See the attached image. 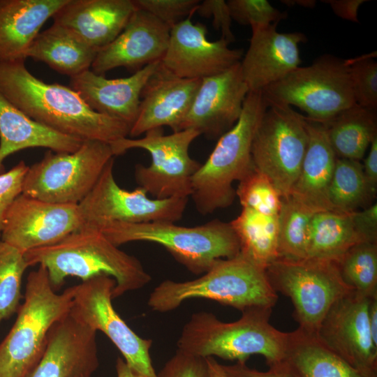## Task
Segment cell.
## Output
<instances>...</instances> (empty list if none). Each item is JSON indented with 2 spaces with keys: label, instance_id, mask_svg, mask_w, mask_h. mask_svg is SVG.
Instances as JSON below:
<instances>
[{
  "label": "cell",
  "instance_id": "1",
  "mask_svg": "<svg viewBox=\"0 0 377 377\" xmlns=\"http://www.w3.org/2000/svg\"><path fill=\"white\" fill-rule=\"evenodd\" d=\"M25 60L0 61V93L27 116L59 133L108 144L129 135L124 122L91 110L70 87L32 75Z\"/></svg>",
  "mask_w": 377,
  "mask_h": 377
},
{
  "label": "cell",
  "instance_id": "2",
  "mask_svg": "<svg viewBox=\"0 0 377 377\" xmlns=\"http://www.w3.org/2000/svg\"><path fill=\"white\" fill-rule=\"evenodd\" d=\"M24 257L29 267H45L55 290L68 276L86 281L106 274L115 281L112 293L115 299L142 288L151 279L138 259L119 249L98 228L89 223L55 244L26 252Z\"/></svg>",
  "mask_w": 377,
  "mask_h": 377
},
{
  "label": "cell",
  "instance_id": "3",
  "mask_svg": "<svg viewBox=\"0 0 377 377\" xmlns=\"http://www.w3.org/2000/svg\"><path fill=\"white\" fill-rule=\"evenodd\" d=\"M272 310L248 309L239 319L230 323L211 312L194 313L182 330L177 350L204 359L217 357L240 363H246L252 355H260L269 367L279 364L284 357L288 332L271 325Z\"/></svg>",
  "mask_w": 377,
  "mask_h": 377
},
{
  "label": "cell",
  "instance_id": "4",
  "mask_svg": "<svg viewBox=\"0 0 377 377\" xmlns=\"http://www.w3.org/2000/svg\"><path fill=\"white\" fill-rule=\"evenodd\" d=\"M193 298L213 300L242 312L255 307L272 309L278 295L265 269L239 253L217 260L199 278L162 281L150 293L147 304L153 311L165 313Z\"/></svg>",
  "mask_w": 377,
  "mask_h": 377
},
{
  "label": "cell",
  "instance_id": "5",
  "mask_svg": "<svg viewBox=\"0 0 377 377\" xmlns=\"http://www.w3.org/2000/svg\"><path fill=\"white\" fill-rule=\"evenodd\" d=\"M75 286L61 293L38 265L27 279L24 302L12 328L0 343V377H27L42 357L50 330L72 307Z\"/></svg>",
  "mask_w": 377,
  "mask_h": 377
},
{
  "label": "cell",
  "instance_id": "6",
  "mask_svg": "<svg viewBox=\"0 0 377 377\" xmlns=\"http://www.w3.org/2000/svg\"><path fill=\"white\" fill-rule=\"evenodd\" d=\"M267 108L262 91H249L236 124L219 138L213 151L192 178V197L202 214L230 206L236 195L232 183L253 167L251 145Z\"/></svg>",
  "mask_w": 377,
  "mask_h": 377
},
{
  "label": "cell",
  "instance_id": "7",
  "mask_svg": "<svg viewBox=\"0 0 377 377\" xmlns=\"http://www.w3.org/2000/svg\"><path fill=\"white\" fill-rule=\"evenodd\" d=\"M93 226L117 246L137 241L161 245L196 275L205 273L217 260L232 258L240 253V244L230 223L217 219L193 227L170 221L111 222Z\"/></svg>",
  "mask_w": 377,
  "mask_h": 377
},
{
  "label": "cell",
  "instance_id": "8",
  "mask_svg": "<svg viewBox=\"0 0 377 377\" xmlns=\"http://www.w3.org/2000/svg\"><path fill=\"white\" fill-rule=\"evenodd\" d=\"M267 103L295 106L320 123L356 104L349 60L324 54L311 65L299 66L263 91Z\"/></svg>",
  "mask_w": 377,
  "mask_h": 377
},
{
  "label": "cell",
  "instance_id": "9",
  "mask_svg": "<svg viewBox=\"0 0 377 377\" xmlns=\"http://www.w3.org/2000/svg\"><path fill=\"white\" fill-rule=\"evenodd\" d=\"M265 270L272 288L290 299L298 327L309 333L316 334L332 305L354 290L331 260L278 258Z\"/></svg>",
  "mask_w": 377,
  "mask_h": 377
},
{
  "label": "cell",
  "instance_id": "10",
  "mask_svg": "<svg viewBox=\"0 0 377 377\" xmlns=\"http://www.w3.org/2000/svg\"><path fill=\"white\" fill-rule=\"evenodd\" d=\"M114 156L110 144L98 140H84L73 152L49 150L29 166L22 194L53 203L79 204Z\"/></svg>",
  "mask_w": 377,
  "mask_h": 377
},
{
  "label": "cell",
  "instance_id": "11",
  "mask_svg": "<svg viewBox=\"0 0 377 377\" xmlns=\"http://www.w3.org/2000/svg\"><path fill=\"white\" fill-rule=\"evenodd\" d=\"M200 133L192 128L164 135L163 128L147 131L138 139L127 137L110 144L114 156L121 155L131 149L147 151L151 158L149 166L137 164L135 180L156 199L188 198L192 193V178L201 163L189 155L192 142Z\"/></svg>",
  "mask_w": 377,
  "mask_h": 377
},
{
  "label": "cell",
  "instance_id": "12",
  "mask_svg": "<svg viewBox=\"0 0 377 377\" xmlns=\"http://www.w3.org/2000/svg\"><path fill=\"white\" fill-rule=\"evenodd\" d=\"M267 103L253 139L252 161L286 198L298 177L306 149V117L290 105Z\"/></svg>",
  "mask_w": 377,
  "mask_h": 377
},
{
  "label": "cell",
  "instance_id": "13",
  "mask_svg": "<svg viewBox=\"0 0 377 377\" xmlns=\"http://www.w3.org/2000/svg\"><path fill=\"white\" fill-rule=\"evenodd\" d=\"M114 286V280L106 274L75 285L70 314L95 332L106 335L139 375L158 377L150 355L152 340L138 336L115 311L112 302Z\"/></svg>",
  "mask_w": 377,
  "mask_h": 377
},
{
  "label": "cell",
  "instance_id": "14",
  "mask_svg": "<svg viewBox=\"0 0 377 377\" xmlns=\"http://www.w3.org/2000/svg\"><path fill=\"white\" fill-rule=\"evenodd\" d=\"M113 165L114 158L108 162L93 188L78 204L84 223H175L182 217L188 198L151 199L140 186L132 191L123 189L114 179Z\"/></svg>",
  "mask_w": 377,
  "mask_h": 377
},
{
  "label": "cell",
  "instance_id": "15",
  "mask_svg": "<svg viewBox=\"0 0 377 377\" xmlns=\"http://www.w3.org/2000/svg\"><path fill=\"white\" fill-rule=\"evenodd\" d=\"M83 224L78 204L53 203L21 193L7 212L0 239L25 253L59 242Z\"/></svg>",
  "mask_w": 377,
  "mask_h": 377
},
{
  "label": "cell",
  "instance_id": "16",
  "mask_svg": "<svg viewBox=\"0 0 377 377\" xmlns=\"http://www.w3.org/2000/svg\"><path fill=\"white\" fill-rule=\"evenodd\" d=\"M372 297L353 290L337 300L325 316L316 335L353 367L376 374L377 348L372 342L369 321Z\"/></svg>",
  "mask_w": 377,
  "mask_h": 377
},
{
  "label": "cell",
  "instance_id": "17",
  "mask_svg": "<svg viewBox=\"0 0 377 377\" xmlns=\"http://www.w3.org/2000/svg\"><path fill=\"white\" fill-rule=\"evenodd\" d=\"M188 17L171 27L162 64L176 75L187 79L210 77L241 61L242 49H232L224 38L210 41L202 23L193 24Z\"/></svg>",
  "mask_w": 377,
  "mask_h": 377
},
{
  "label": "cell",
  "instance_id": "18",
  "mask_svg": "<svg viewBox=\"0 0 377 377\" xmlns=\"http://www.w3.org/2000/svg\"><path fill=\"white\" fill-rule=\"evenodd\" d=\"M249 92L240 62L202 79L180 131L192 128L210 138H220L239 119Z\"/></svg>",
  "mask_w": 377,
  "mask_h": 377
},
{
  "label": "cell",
  "instance_id": "19",
  "mask_svg": "<svg viewBox=\"0 0 377 377\" xmlns=\"http://www.w3.org/2000/svg\"><path fill=\"white\" fill-rule=\"evenodd\" d=\"M170 27L151 14L136 9L122 31L100 49L91 70L103 75L118 67L133 73L161 61L168 45Z\"/></svg>",
  "mask_w": 377,
  "mask_h": 377
},
{
  "label": "cell",
  "instance_id": "20",
  "mask_svg": "<svg viewBox=\"0 0 377 377\" xmlns=\"http://www.w3.org/2000/svg\"><path fill=\"white\" fill-rule=\"evenodd\" d=\"M98 366L96 332L69 312L50 330L43 355L27 377H92Z\"/></svg>",
  "mask_w": 377,
  "mask_h": 377
},
{
  "label": "cell",
  "instance_id": "21",
  "mask_svg": "<svg viewBox=\"0 0 377 377\" xmlns=\"http://www.w3.org/2000/svg\"><path fill=\"white\" fill-rule=\"evenodd\" d=\"M200 82L176 75L160 61L142 90L138 114L129 135L137 137L163 126L179 131Z\"/></svg>",
  "mask_w": 377,
  "mask_h": 377
},
{
  "label": "cell",
  "instance_id": "22",
  "mask_svg": "<svg viewBox=\"0 0 377 377\" xmlns=\"http://www.w3.org/2000/svg\"><path fill=\"white\" fill-rule=\"evenodd\" d=\"M277 24L251 28L249 46L240 61L249 91H263L300 66L299 45L306 41V36L279 33Z\"/></svg>",
  "mask_w": 377,
  "mask_h": 377
},
{
  "label": "cell",
  "instance_id": "23",
  "mask_svg": "<svg viewBox=\"0 0 377 377\" xmlns=\"http://www.w3.org/2000/svg\"><path fill=\"white\" fill-rule=\"evenodd\" d=\"M160 61L117 79H107L89 69L70 77L69 87L91 110L117 119L131 128L138 114L142 90Z\"/></svg>",
  "mask_w": 377,
  "mask_h": 377
},
{
  "label": "cell",
  "instance_id": "24",
  "mask_svg": "<svg viewBox=\"0 0 377 377\" xmlns=\"http://www.w3.org/2000/svg\"><path fill=\"white\" fill-rule=\"evenodd\" d=\"M135 10L133 0H68L52 18L98 51L118 36Z\"/></svg>",
  "mask_w": 377,
  "mask_h": 377
},
{
  "label": "cell",
  "instance_id": "25",
  "mask_svg": "<svg viewBox=\"0 0 377 377\" xmlns=\"http://www.w3.org/2000/svg\"><path fill=\"white\" fill-rule=\"evenodd\" d=\"M306 149L300 173L288 196L314 213L334 211L328 192L337 157L329 142L325 126L306 117Z\"/></svg>",
  "mask_w": 377,
  "mask_h": 377
},
{
  "label": "cell",
  "instance_id": "26",
  "mask_svg": "<svg viewBox=\"0 0 377 377\" xmlns=\"http://www.w3.org/2000/svg\"><path fill=\"white\" fill-rule=\"evenodd\" d=\"M68 0H0V61L25 60L44 23Z\"/></svg>",
  "mask_w": 377,
  "mask_h": 377
},
{
  "label": "cell",
  "instance_id": "27",
  "mask_svg": "<svg viewBox=\"0 0 377 377\" xmlns=\"http://www.w3.org/2000/svg\"><path fill=\"white\" fill-rule=\"evenodd\" d=\"M83 141L36 122L0 93V175L5 172V158L16 151L45 147L54 152H73Z\"/></svg>",
  "mask_w": 377,
  "mask_h": 377
},
{
  "label": "cell",
  "instance_id": "28",
  "mask_svg": "<svg viewBox=\"0 0 377 377\" xmlns=\"http://www.w3.org/2000/svg\"><path fill=\"white\" fill-rule=\"evenodd\" d=\"M294 377H377L362 371L329 348L316 334L300 328L288 332L281 362Z\"/></svg>",
  "mask_w": 377,
  "mask_h": 377
},
{
  "label": "cell",
  "instance_id": "29",
  "mask_svg": "<svg viewBox=\"0 0 377 377\" xmlns=\"http://www.w3.org/2000/svg\"><path fill=\"white\" fill-rule=\"evenodd\" d=\"M97 52L71 30L53 23L38 34L26 58L42 61L72 77L91 68Z\"/></svg>",
  "mask_w": 377,
  "mask_h": 377
},
{
  "label": "cell",
  "instance_id": "30",
  "mask_svg": "<svg viewBox=\"0 0 377 377\" xmlns=\"http://www.w3.org/2000/svg\"><path fill=\"white\" fill-rule=\"evenodd\" d=\"M352 213H315L309 226L306 258L337 262L352 246L367 242L356 229Z\"/></svg>",
  "mask_w": 377,
  "mask_h": 377
},
{
  "label": "cell",
  "instance_id": "31",
  "mask_svg": "<svg viewBox=\"0 0 377 377\" xmlns=\"http://www.w3.org/2000/svg\"><path fill=\"white\" fill-rule=\"evenodd\" d=\"M337 158L360 161L377 136L376 110L357 105L322 123Z\"/></svg>",
  "mask_w": 377,
  "mask_h": 377
},
{
  "label": "cell",
  "instance_id": "32",
  "mask_svg": "<svg viewBox=\"0 0 377 377\" xmlns=\"http://www.w3.org/2000/svg\"><path fill=\"white\" fill-rule=\"evenodd\" d=\"M278 215H266L247 207L230 225L237 235L240 253L266 267L278 258Z\"/></svg>",
  "mask_w": 377,
  "mask_h": 377
},
{
  "label": "cell",
  "instance_id": "33",
  "mask_svg": "<svg viewBox=\"0 0 377 377\" xmlns=\"http://www.w3.org/2000/svg\"><path fill=\"white\" fill-rule=\"evenodd\" d=\"M328 198L334 211L352 212L367 207L375 199L358 161L337 158Z\"/></svg>",
  "mask_w": 377,
  "mask_h": 377
},
{
  "label": "cell",
  "instance_id": "34",
  "mask_svg": "<svg viewBox=\"0 0 377 377\" xmlns=\"http://www.w3.org/2000/svg\"><path fill=\"white\" fill-rule=\"evenodd\" d=\"M315 213L290 196L281 198L278 214V258L291 260L306 258L308 229Z\"/></svg>",
  "mask_w": 377,
  "mask_h": 377
},
{
  "label": "cell",
  "instance_id": "35",
  "mask_svg": "<svg viewBox=\"0 0 377 377\" xmlns=\"http://www.w3.org/2000/svg\"><path fill=\"white\" fill-rule=\"evenodd\" d=\"M336 263L348 286L368 297L377 295V242L354 245Z\"/></svg>",
  "mask_w": 377,
  "mask_h": 377
},
{
  "label": "cell",
  "instance_id": "36",
  "mask_svg": "<svg viewBox=\"0 0 377 377\" xmlns=\"http://www.w3.org/2000/svg\"><path fill=\"white\" fill-rule=\"evenodd\" d=\"M28 267L24 253L0 239V324L19 309L22 276Z\"/></svg>",
  "mask_w": 377,
  "mask_h": 377
},
{
  "label": "cell",
  "instance_id": "37",
  "mask_svg": "<svg viewBox=\"0 0 377 377\" xmlns=\"http://www.w3.org/2000/svg\"><path fill=\"white\" fill-rule=\"evenodd\" d=\"M236 195L242 207L266 215H278L281 197L269 178L253 168L239 182Z\"/></svg>",
  "mask_w": 377,
  "mask_h": 377
},
{
  "label": "cell",
  "instance_id": "38",
  "mask_svg": "<svg viewBox=\"0 0 377 377\" xmlns=\"http://www.w3.org/2000/svg\"><path fill=\"white\" fill-rule=\"evenodd\" d=\"M350 78L355 103L377 108V63L369 55L349 60Z\"/></svg>",
  "mask_w": 377,
  "mask_h": 377
},
{
  "label": "cell",
  "instance_id": "39",
  "mask_svg": "<svg viewBox=\"0 0 377 377\" xmlns=\"http://www.w3.org/2000/svg\"><path fill=\"white\" fill-rule=\"evenodd\" d=\"M227 3L232 20L251 28L279 23L287 17V12L280 11L267 0H229Z\"/></svg>",
  "mask_w": 377,
  "mask_h": 377
},
{
  "label": "cell",
  "instance_id": "40",
  "mask_svg": "<svg viewBox=\"0 0 377 377\" xmlns=\"http://www.w3.org/2000/svg\"><path fill=\"white\" fill-rule=\"evenodd\" d=\"M136 9L145 10L168 27L194 14L199 0H133Z\"/></svg>",
  "mask_w": 377,
  "mask_h": 377
},
{
  "label": "cell",
  "instance_id": "41",
  "mask_svg": "<svg viewBox=\"0 0 377 377\" xmlns=\"http://www.w3.org/2000/svg\"><path fill=\"white\" fill-rule=\"evenodd\" d=\"M28 168L29 166L22 161L0 175V236L10 205L22 193V182Z\"/></svg>",
  "mask_w": 377,
  "mask_h": 377
},
{
  "label": "cell",
  "instance_id": "42",
  "mask_svg": "<svg viewBox=\"0 0 377 377\" xmlns=\"http://www.w3.org/2000/svg\"><path fill=\"white\" fill-rule=\"evenodd\" d=\"M158 377H208L205 359L177 350L157 373Z\"/></svg>",
  "mask_w": 377,
  "mask_h": 377
},
{
  "label": "cell",
  "instance_id": "43",
  "mask_svg": "<svg viewBox=\"0 0 377 377\" xmlns=\"http://www.w3.org/2000/svg\"><path fill=\"white\" fill-rule=\"evenodd\" d=\"M195 13L203 17H212L214 28L216 31H220L221 38L229 43L235 40L231 29L232 19L227 1L224 0H205L200 1Z\"/></svg>",
  "mask_w": 377,
  "mask_h": 377
},
{
  "label": "cell",
  "instance_id": "44",
  "mask_svg": "<svg viewBox=\"0 0 377 377\" xmlns=\"http://www.w3.org/2000/svg\"><path fill=\"white\" fill-rule=\"evenodd\" d=\"M356 229L367 242H377V205H371L362 211L352 213Z\"/></svg>",
  "mask_w": 377,
  "mask_h": 377
},
{
  "label": "cell",
  "instance_id": "45",
  "mask_svg": "<svg viewBox=\"0 0 377 377\" xmlns=\"http://www.w3.org/2000/svg\"><path fill=\"white\" fill-rule=\"evenodd\" d=\"M223 367L230 377H294L282 363L269 367L266 371L251 369L246 363L240 362Z\"/></svg>",
  "mask_w": 377,
  "mask_h": 377
},
{
  "label": "cell",
  "instance_id": "46",
  "mask_svg": "<svg viewBox=\"0 0 377 377\" xmlns=\"http://www.w3.org/2000/svg\"><path fill=\"white\" fill-rule=\"evenodd\" d=\"M362 167L369 190L376 198L377 190V136L374 138L369 146V151Z\"/></svg>",
  "mask_w": 377,
  "mask_h": 377
},
{
  "label": "cell",
  "instance_id": "47",
  "mask_svg": "<svg viewBox=\"0 0 377 377\" xmlns=\"http://www.w3.org/2000/svg\"><path fill=\"white\" fill-rule=\"evenodd\" d=\"M328 3L335 15L354 22H358L357 12L362 3L367 0H328L322 1Z\"/></svg>",
  "mask_w": 377,
  "mask_h": 377
},
{
  "label": "cell",
  "instance_id": "48",
  "mask_svg": "<svg viewBox=\"0 0 377 377\" xmlns=\"http://www.w3.org/2000/svg\"><path fill=\"white\" fill-rule=\"evenodd\" d=\"M369 321L372 342L374 346L377 348V296L371 298L369 311Z\"/></svg>",
  "mask_w": 377,
  "mask_h": 377
},
{
  "label": "cell",
  "instance_id": "49",
  "mask_svg": "<svg viewBox=\"0 0 377 377\" xmlns=\"http://www.w3.org/2000/svg\"><path fill=\"white\" fill-rule=\"evenodd\" d=\"M207 367L208 377H230L223 367L214 357L205 358Z\"/></svg>",
  "mask_w": 377,
  "mask_h": 377
},
{
  "label": "cell",
  "instance_id": "50",
  "mask_svg": "<svg viewBox=\"0 0 377 377\" xmlns=\"http://www.w3.org/2000/svg\"><path fill=\"white\" fill-rule=\"evenodd\" d=\"M115 368L117 377H142L133 370L121 357L117 359Z\"/></svg>",
  "mask_w": 377,
  "mask_h": 377
},
{
  "label": "cell",
  "instance_id": "51",
  "mask_svg": "<svg viewBox=\"0 0 377 377\" xmlns=\"http://www.w3.org/2000/svg\"><path fill=\"white\" fill-rule=\"evenodd\" d=\"M283 3L290 6H295V5H299L300 6L303 7H307V8H313L316 5V1H312V0H300V1H281Z\"/></svg>",
  "mask_w": 377,
  "mask_h": 377
}]
</instances>
